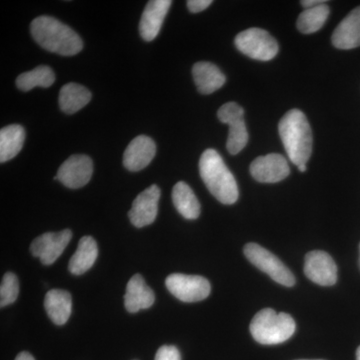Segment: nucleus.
Segmentation results:
<instances>
[{"mask_svg":"<svg viewBox=\"0 0 360 360\" xmlns=\"http://www.w3.org/2000/svg\"><path fill=\"white\" fill-rule=\"evenodd\" d=\"M30 32L42 49L59 56H75L84 49V41L79 35L51 16H39L33 20Z\"/></svg>","mask_w":360,"mask_h":360,"instance_id":"1","label":"nucleus"},{"mask_svg":"<svg viewBox=\"0 0 360 360\" xmlns=\"http://www.w3.org/2000/svg\"><path fill=\"white\" fill-rule=\"evenodd\" d=\"M278 131L291 162L296 167L307 165L312 153V132L304 113L288 111L279 122Z\"/></svg>","mask_w":360,"mask_h":360,"instance_id":"2","label":"nucleus"},{"mask_svg":"<svg viewBox=\"0 0 360 360\" xmlns=\"http://www.w3.org/2000/svg\"><path fill=\"white\" fill-rule=\"evenodd\" d=\"M201 179L210 193L224 205H233L238 200L236 177L214 149H206L200 160Z\"/></svg>","mask_w":360,"mask_h":360,"instance_id":"3","label":"nucleus"},{"mask_svg":"<svg viewBox=\"0 0 360 360\" xmlns=\"http://www.w3.org/2000/svg\"><path fill=\"white\" fill-rule=\"evenodd\" d=\"M295 331V321L291 315L272 309L260 310L250 323L252 338L264 345H274L290 340Z\"/></svg>","mask_w":360,"mask_h":360,"instance_id":"4","label":"nucleus"},{"mask_svg":"<svg viewBox=\"0 0 360 360\" xmlns=\"http://www.w3.org/2000/svg\"><path fill=\"white\" fill-rule=\"evenodd\" d=\"M234 44L241 53L255 60H271L278 53L276 40L262 28L251 27L239 33Z\"/></svg>","mask_w":360,"mask_h":360,"instance_id":"5","label":"nucleus"},{"mask_svg":"<svg viewBox=\"0 0 360 360\" xmlns=\"http://www.w3.org/2000/svg\"><path fill=\"white\" fill-rule=\"evenodd\" d=\"M245 255L251 264L265 272L277 283L288 288L295 285V278L292 272L278 257L265 250L262 245L257 243H248L245 246Z\"/></svg>","mask_w":360,"mask_h":360,"instance_id":"6","label":"nucleus"},{"mask_svg":"<svg viewBox=\"0 0 360 360\" xmlns=\"http://www.w3.org/2000/svg\"><path fill=\"white\" fill-rule=\"evenodd\" d=\"M217 117L229 125L226 148L232 155H238L248 142V132L245 122V110L236 103H227L219 108Z\"/></svg>","mask_w":360,"mask_h":360,"instance_id":"7","label":"nucleus"},{"mask_svg":"<svg viewBox=\"0 0 360 360\" xmlns=\"http://www.w3.org/2000/svg\"><path fill=\"white\" fill-rule=\"evenodd\" d=\"M165 285L172 295L184 302H201L208 297L212 291L210 281L200 276L170 274L165 281Z\"/></svg>","mask_w":360,"mask_h":360,"instance_id":"8","label":"nucleus"},{"mask_svg":"<svg viewBox=\"0 0 360 360\" xmlns=\"http://www.w3.org/2000/svg\"><path fill=\"white\" fill-rule=\"evenodd\" d=\"M71 238L72 232L70 229L59 232H46L32 241L30 252L33 257H39L42 264L51 265L63 255Z\"/></svg>","mask_w":360,"mask_h":360,"instance_id":"9","label":"nucleus"},{"mask_svg":"<svg viewBox=\"0 0 360 360\" xmlns=\"http://www.w3.org/2000/svg\"><path fill=\"white\" fill-rule=\"evenodd\" d=\"M94 174V163L87 155H71L59 167L54 179L59 180L63 186L77 189L89 184Z\"/></svg>","mask_w":360,"mask_h":360,"instance_id":"10","label":"nucleus"},{"mask_svg":"<svg viewBox=\"0 0 360 360\" xmlns=\"http://www.w3.org/2000/svg\"><path fill=\"white\" fill-rule=\"evenodd\" d=\"M304 274L312 283L321 286L335 285L338 281V266L333 257L324 251L314 250L307 253Z\"/></svg>","mask_w":360,"mask_h":360,"instance_id":"11","label":"nucleus"},{"mask_svg":"<svg viewBox=\"0 0 360 360\" xmlns=\"http://www.w3.org/2000/svg\"><path fill=\"white\" fill-rule=\"evenodd\" d=\"M253 179L262 184H276L290 174V165L283 155L270 153L258 156L250 165Z\"/></svg>","mask_w":360,"mask_h":360,"instance_id":"12","label":"nucleus"},{"mask_svg":"<svg viewBox=\"0 0 360 360\" xmlns=\"http://www.w3.org/2000/svg\"><path fill=\"white\" fill-rule=\"evenodd\" d=\"M160 193V187L153 184L137 195L129 212L130 221L135 227L141 229L155 222Z\"/></svg>","mask_w":360,"mask_h":360,"instance_id":"13","label":"nucleus"},{"mask_svg":"<svg viewBox=\"0 0 360 360\" xmlns=\"http://www.w3.org/2000/svg\"><path fill=\"white\" fill-rule=\"evenodd\" d=\"M155 142L146 135H139L125 149L123 165L129 172H139L148 167L155 158Z\"/></svg>","mask_w":360,"mask_h":360,"instance_id":"14","label":"nucleus"},{"mask_svg":"<svg viewBox=\"0 0 360 360\" xmlns=\"http://www.w3.org/2000/svg\"><path fill=\"white\" fill-rule=\"evenodd\" d=\"M172 4L170 0H151L146 4L139 23V33L146 41L156 39Z\"/></svg>","mask_w":360,"mask_h":360,"instance_id":"15","label":"nucleus"},{"mask_svg":"<svg viewBox=\"0 0 360 360\" xmlns=\"http://www.w3.org/2000/svg\"><path fill=\"white\" fill-rule=\"evenodd\" d=\"M155 302L153 290L146 284L141 274H135L127 283L124 295L125 309L130 314L148 309Z\"/></svg>","mask_w":360,"mask_h":360,"instance_id":"16","label":"nucleus"},{"mask_svg":"<svg viewBox=\"0 0 360 360\" xmlns=\"http://www.w3.org/2000/svg\"><path fill=\"white\" fill-rule=\"evenodd\" d=\"M331 40L338 49H352L360 46V6L341 21Z\"/></svg>","mask_w":360,"mask_h":360,"instance_id":"17","label":"nucleus"},{"mask_svg":"<svg viewBox=\"0 0 360 360\" xmlns=\"http://www.w3.org/2000/svg\"><path fill=\"white\" fill-rule=\"evenodd\" d=\"M193 75L196 87L201 94H212L224 86L226 77L217 65L207 61L195 63Z\"/></svg>","mask_w":360,"mask_h":360,"instance_id":"18","label":"nucleus"},{"mask_svg":"<svg viewBox=\"0 0 360 360\" xmlns=\"http://www.w3.org/2000/svg\"><path fill=\"white\" fill-rule=\"evenodd\" d=\"M44 309L53 323L63 326L70 319L72 310L70 293L63 290H49L45 295Z\"/></svg>","mask_w":360,"mask_h":360,"instance_id":"19","label":"nucleus"},{"mask_svg":"<svg viewBox=\"0 0 360 360\" xmlns=\"http://www.w3.org/2000/svg\"><path fill=\"white\" fill-rule=\"evenodd\" d=\"M98 257V246L91 236H84L78 243L75 255L70 258L68 269L75 276H82L96 264Z\"/></svg>","mask_w":360,"mask_h":360,"instance_id":"20","label":"nucleus"},{"mask_svg":"<svg viewBox=\"0 0 360 360\" xmlns=\"http://www.w3.org/2000/svg\"><path fill=\"white\" fill-rule=\"evenodd\" d=\"M172 201L177 212L184 219L193 220L200 214V203L193 189L186 182L179 181L172 189Z\"/></svg>","mask_w":360,"mask_h":360,"instance_id":"21","label":"nucleus"},{"mask_svg":"<svg viewBox=\"0 0 360 360\" xmlns=\"http://www.w3.org/2000/svg\"><path fill=\"white\" fill-rule=\"evenodd\" d=\"M91 92L84 85L68 84L59 91V106L66 115H73L91 101Z\"/></svg>","mask_w":360,"mask_h":360,"instance_id":"22","label":"nucleus"},{"mask_svg":"<svg viewBox=\"0 0 360 360\" xmlns=\"http://www.w3.org/2000/svg\"><path fill=\"white\" fill-rule=\"evenodd\" d=\"M25 130L20 124H11L0 130V162L15 158L22 149Z\"/></svg>","mask_w":360,"mask_h":360,"instance_id":"23","label":"nucleus"},{"mask_svg":"<svg viewBox=\"0 0 360 360\" xmlns=\"http://www.w3.org/2000/svg\"><path fill=\"white\" fill-rule=\"evenodd\" d=\"M56 82V75L49 66L40 65L34 70L22 73L16 79V86L21 91H30L34 87L51 86Z\"/></svg>","mask_w":360,"mask_h":360,"instance_id":"24","label":"nucleus"},{"mask_svg":"<svg viewBox=\"0 0 360 360\" xmlns=\"http://www.w3.org/2000/svg\"><path fill=\"white\" fill-rule=\"evenodd\" d=\"M329 7L326 4L304 9L297 18V30L303 34L319 32L328 20Z\"/></svg>","mask_w":360,"mask_h":360,"instance_id":"25","label":"nucleus"},{"mask_svg":"<svg viewBox=\"0 0 360 360\" xmlns=\"http://www.w3.org/2000/svg\"><path fill=\"white\" fill-rule=\"evenodd\" d=\"M20 295V281L13 272H7L2 277L0 285V307L13 304Z\"/></svg>","mask_w":360,"mask_h":360,"instance_id":"26","label":"nucleus"},{"mask_svg":"<svg viewBox=\"0 0 360 360\" xmlns=\"http://www.w3.org/2000/svg\"><path fill=\"white\" fill-rule=\"evenodd\" d=\"M155 360H181L179 350L174 345H163L158 350Z\"/></svg>","mask_w":360,"mask_h":360,"instance_id":"27","label":"nucleus"},{"mask_svg":"<svg viewBox=\"0 0 360 360\" xmlns=\"http://www.w3.org/2000/svg\"><path fill=\"white\" fill-rule=\"evenodd\" d=\"M212 4V0H189L187 1V8L191 13H198L205 11Z\"/></svg>","mask_w":360,"mask_h":360,"instance_id":"28","label":"nucleus"},{"mask_svg":"<svg viewBox=\"0 0 360 360\" xmlns=\"http://www.w3.org/2000/svg\"><path fill=\"white\" fill-rule=\"evenodd\" d=\"M323 4H326V1H324V0H303V1H302V6L304 7L305 9Z\"/></svg>","mask_w":360,"mask_h":360,"instance_id":"29","label":"nucleus"},{"mask_svg":"<svg viewBox=\"0 0 360 360\" xmlns=\"http://www.w3.org/2000/svg\"><path fill=\"white\" fill-rule=\"evenodd\" d=\"M15 360H35L33 359V356L32 354H28V352H20V354L16 356Z\"/></svg>","mask_w":360,"mask_h":360,"instance_id":"30","label":"nucleus"},{"mask_svg":"<svg viewBox=\"0 0 360 360\" xmlns=\"http://www.w3.org/2000/svg\"><path fill=\"white\" fill-rule=\"evenodd\" d=\"M298 169H300V172H307V165H300V167H297Z\"/></svg>","mask_w":360,"mask_h":360,"instance_id":"31","label":"nucleus"},{"mask_svg":"<svg viewBox=\"0 0 360 360\" xmlns=\"http://www.w3.org/2000/svg\"><path fill=\"white\" fill-rule=\"evenodd\" d=\"M356 360H360V347L357 348Z\"/></svg>","mask_w":360,"mask_h":360,"instance_id":"32","label":"nucleus"}]
</instances>
